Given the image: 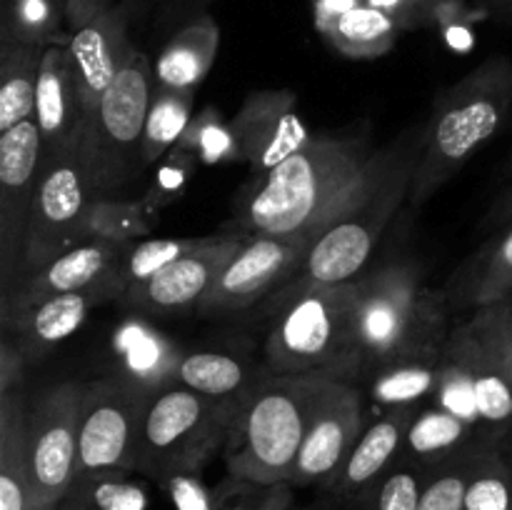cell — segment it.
Returning a JSON list of instances; mask_svg holds the SVG:
<instances>
[{
    "label": "cell",
    "instance_id": "cell-1",
    "mask_svg": "<svg viewBox=\"0 0 512 510\" xmlns=\"http://www.w3.org/2000/svg\"><path fill=\"white\" fill-rule=\"evenodd\" d=\"M373 155L365 128L313 135L298 153L240 193V225L250 235H283L313 245L360 188Z\"/></svg>",
    "mask_w": 512,
    "mask_h": 510
},
{
    "label": "cell",
    "instance_id": "cell-46",
    "mask_svg": "<svg viewBox=\"0 0 512 510\" xmlns=\"http://www.w3.org/2000/svg\"><path fill=\"white\" fill-rule=\"evenodd\" d=\"M165 490H168L170 500L178 510H218L220 495L218 488L210 490L208 485L200 480V473H178L163 480Z\"/></svg>",
    "mask_w": 512,
    "mask_h": 510
},
{
    "label": "cell",
    "instance_id": "cell-23",
    "mask_svg": "<svg viewBox=\"0 0 512 510\" xmlns=\"http://www.w3.org/2000/svg\"><path fill=\"white\" fill-rule=\"evenodd\" d=\"M445 350H450L468 368L475 385V395H478L483 423L503 445L505 435L512 428V378L508 368L490 350V345L470 328L468 320L450 330Z\"/></svg>",
    "mask_w": 512,
    "mask_h": 510
},
{
    "label": "cell",
    "instance_id": "cell-9",
    "mask_svg": "<svg viewBox=\"0 0 512 510\" xmlns=\"http://www.w3.org/2000/svg\"><path fill=\"white\" fill-rule=\"evenodd\" d=\"M98 198L83 145L43 160L23 248V273L43 268L88 238L90 205Z\"/></svg>",
    "mask_w": 512,
    "mask_h": 510
},
{
    "label": "cell",
    "instance_id": "cell-33",
    "mask_svg": "<svg viewBox=\"0 0 512 510\" xmlns=\"http://www.w3.org/2000/svg\"><path fill=\"white\" fill-rule=\"evenodd\" d=\"M128 470L78 475L58 510H145L148 495Z\"/></svg>",
    "mask_w": 512,
    "mask_h": 510
},
{
    "label": "cell",
    "instance_id": "cell-52",
    "mask_svg": "<svg viewBox=\"0 0 512 510\" xmlns=\"http://www.w3.org/2000/svg\"><path fill=\"white\" fill-rule=\"evenodd\" d=\"M30 510H58V505H53V508H30Z\"/></svg>",
    "mask_w": 512,
    "mask_h": 510
},
{
    "label": "cell",
    "instance_id": "cell-53",
    "mask_svg": "<svg viewBox=\"0 0 512 510\" xmlns=\"http://www.w3.org/2000/svg\"><path fill=\"white\" fill-rule=\"evenodd\" d=\"M178 3H183V0H170V5H173V8H175V5H178Z\"/></svg>",
    "mask_w": 512,
    "mask_h": 510
},
{
    "label": "cell",
    "instance_id": "cell-25",
    "mask_svg": "<svg viewBox=\"0 0 512 510\" xmlns=\"http://www.w3.org/2000/svg\"><path fill=\"white\" fill-rule=\"evenodd\" d=\"M512 295V223L483 245L445 288L450 308H485Z\"/></svg>",
    "mask_w": 512,
    "mask_h": 510
},
{
    "label": "cell",
    "instance_id": "cell-11",
    "mask_svg": "<svg viewBox=\"0 0 512 510\" xmlns=\"http://www.w3.org/2000/svg\"><path fill=\"white\" fill-rule=\"evenodd\" d=\"M83 385L60 383L28 405V470L33 508H53L78 478Z\"/></svg>",
    "mask_w": 512,
    "mask_h": 510
},
{
    "label": "cell",
    "instance_id": "cell-8",
    "mask_svg": "<svg viewBox=\"0 0 512 510\" xmlns=\"http://www.w3.org/2000/svg\"><path fill=\"white\" fill-rule=\"evenodd\" d=\"M153 90V63L140 53L85 118L80 145L98 198H113L145 170L140 148Z\"/></svg>",
    "mask_w": 512,
    "mask_h": 510
},
{
    "label": "cell",
    "instance_id": "cell-14",
    "mask_svg": "<svg viewBox=\"0 0 512 510\" xmlns=\"http://www.w3.org/2000/svg\"><path fill=\"white\" fill-rule=\"evenodd\" d=\"M365 425L368 423L358 388L345 380L323 378L290 485L325 488L345 463Z\"/></svg>",
    "mask_w": 512,
    "mask_h": 510
},
{
    "label": "cell",
    "instance_id": "cell-28",
    "mask_svg": "<svg viewBox=\"0 0 512 510\" xmlns=\"http://www.w3.org/2000/svg\"><path fill=\"white\" fill-rule=\"evenodd\" d=\"M115 353L120 360V375L145 390H158L173 383L180 353L163 333L143 320H128L115 330Z\"/></svg>",
    "mask_w": 512,
    "mask_h": 510
},
{
    "label": "cell",
    "instance_id": "cell-19",
    "mask_svg": "<svg viewBox=\"0 0 512 510\" xmlns=\"http://www.w3.org/2000/svg\"><path fill=\"white\" fill-rule=\"evenodd\" d=\"M415 413H418V405L385 408L373 423L365 425L345 463L323 490H328L343 503H350V500L360 498L370 485L378 483L403 455L405 438H408V428Z\"/></svg>",
    "mask_w": 512,
    "mask_h": 510
},
{
    "label": "cell",
    "instance_id": "cell-17",
    "mask_svg": "<svg viewBox=\"0 0 512 510\" xmlns=\"http://www.w3.org/2000/svg\"><path fill=\"white\" fill-rule=\"evenodd\" d=\"M248 235H213L203 248L173 260L150 278L128 285L125 303L145 313L175 315L198 310L210 285L220 275L223 265L238 253Z\"/></svg>",
    "mask_w": 512,
    "mask_h": 510
},
{
    "label": "cell",
    "instance_id": "cell-34",
    "mask_svg": "<svg viewBox=\"0 0 512 510\" xmlns=\"http://www.w3.org/2000/svg\"><path fill=\"white\" fill-rule=\"evenodd\" d=\"M438 358L403 360V363L378 368L370 383V395L383 408H400V405H418V400L433 398L438 383Z\"/></svg>",
    "mask_w": 512,
    "mask_h": 510
},
{
    "label": "cell",
    "instance_id": "cell-21",
    "mask_svg": "<svg viewBox=\"0 0 512 510\" xmlns=\"http://www.w3.org/2000/svg\"><path fill=\"white\" fill-rule=\"evenodd\" d=\"M108 298L113 295L90 290L53 295L33 305L3 310V330L15 340L25 360H40L68 340L88 320L90 310Z\"/></svg>",
    "mask_w": 512,
    "mask_h": 510
},
{
    "label": "cell",
    "instance_id": "cell-20",
    "mask_svg": "<svg viewBox=\"0 0 512 510\" xmlns=\"http://www.w3.org/2000/svg\"><path fill=\"white\" fill-rule=\"evenodd\" d=\"M33 120L43 138V160L73 148L83 138L85 108L75 83L68 45L45 48Z\"/></svg>",
    "mask_w": 512,
    "mask_h": 510
},
{
    "label": "cell",
    "instance_id": "cell-40",
    "mask_svg": "<svg viewBox=\"0 0 512 510\" xmlns=\"http://www.w3.org/2000/svg\"><path fill=\"white\" fill-rule=\"evenodd\" d=\"M483 448L485 445H480V448H473L468 453L455 455V458L428 468L418 510H465L470 470H473L475 458Z\"/></svg>",
    "mask_w": 512,
    "mask_h": 510
},
{
    "label": "cell",
    "instance_id": "cell-16",
    "mask_svg": "<svg viewBox=\"0 0 512 510\" xmlns=\"http://www.w3.org/2000/svg\"><path fill=\"white\" fill-rule=\"evenodd\" d=\"M230 125L240 160L250 165L255 178L268 175L313 138L300 118L293 90H258L248 95Z\"/></svg>",
    "mask_w": 512,
    "mask_h": 510
},
{
    "label": "cell",
    "instance_id": "cell-32",
    "mask_svg": "<svg viewBox=\"0 0 512 510\" xmlns=\"http://www.w3.org/2000/svg\"><path fill=\"white\" fill-rule=\"evenodd\" d=\"M193 105L195 90H175L155 83L148 118H145L143 148H140L145 168L160 163L178 145L180 135L193 120Z\"/></svg>",
    "mask_w": 512,
    "mask_h": 510
},
{
    "label": "cell",
    "instance_id": "cell-50",
    "mask_svg": "<svg viewBox=\"0 0 512 510\" xmlns=\"http://www.w3.org/2000/svg\"><path fill=\"white\" fill-rule=\"evenodd\" d=\"M485 5H488L495 15H500V18L512 20V0H485Z\"/></svg>",
    "mask_w": 512,
    "mask_h": 510
},
{
    "label": "cell",
    "instance_id": "cell-43",
    "mask_svg": "<svg viewBox=\"0 0 512 510\" xmlns=\"http://www.w3.org/2000/svg\"><path fill=\"white\" fill-rule=\"evenodd\" d=\"M198 165V160L190 153H185V150H170V153L158 163V170L153 173V178H150L148 190H145L143 195L145 203H148L155 213H160V210L168 208L170 203L183 198L185 188H188L190 178H193Z\"/></svg>",
    "mask_w": 512,
    "mask_h": 510
},
{
    "label": "cell",
    "instance_id": "cell-48",
    "mask_svg": "<svg viewBox=\"0 0 512 510\" xmlns=\"http://www.w3.org/2000/svg\"><path fill=\"white\" fill-rule=\"evenodd\" d=\"M120 3L123 0H65V30H68V35L78 33L83 25H88L90 20L108 13L110 8Z\"/></svg>",
    "mask_w": 512,
    "mask_h": 510
},
{
    "label": "cell",
    "instance_id": "cell-10",
    "mask_svg": "<svg viewBox=\"0 0 512 510\" xmlns=\"http://www.w3.org/2000/svg\"><path fill=\"white\" fill-rule=\"evenodd\" d=\"M150 393L120 373L83 385L78 475L138 473L140 430Z\"/></svg>",
    "mask_w": 512,
    "mask_h": 510
},
{
    "label": "cell",
    "instance_id": "cell-45",
    "mask_svg": "<svg viewBox=\"0 0 512 510\" xmlns=\"http://www.w3.org/2000/svg\"><path fill=\"white\" fill-rule=\"evenodd\" d=\"M468 325L490 345L495 355L503 360L512 378V295L485 308H475Z\"/></svg>",
    "mask_w": 512,
    "mask_h": 510
},
{
    "label": "cell",
    "instance_id": "cell-42",
    "mask_svg": "<svg viewBox=\"0 0 512 510\" xmlns=\"http://www.w3.org/2000/svg\"><path fill=\"white\" fill-rule=\"evenodd\" d=\"M210 238L213 235H208V238H143L128 243V248H125V283L133 285L150 278L173 260L203 248Z\"/></svg>",
    "mask_w": 512,
    "mask_h": 510
},
{
    "label": "cell",
    "instance_id": "cell-27",
    "mask_svg": "<svg viewBox=\"0 0 512 510\" xmlns=\"http://www.w3.org/2000/svg\"><path fill=\"white\" fill-rule=\"evenodd\" d=\"M28 398L23 388L0 395V510H30Z\"/></svg>",
    "mask_w": 512,
    "mask_h": 510
},
{
    "label": "cell",
    "instance_id": "cell-4",
    "mask_svg": "<svg viewBox=\"0 0 512 510\" xmlns=\"http://www.w3.org/2000/svg\"><path fill=\"white\" fill-rule=\"evenodd\" d=\"M512 60L490 55L438 93L423 133V153L410 188V208H423L508 120Z\"/></svg>",
    "mask_w": 512,
    "mask_h": 510
},
{
    "label": "cell",
    "instance_id": "cell-51",
    "mask_svg": "<svg viewBox=\"0 0 512 510\" xmlns=\"http://www.w3.org/2000/svg\"><path fill=\"white\" fill-rule=\"evenodd\" d=\"M503 453H505V458H508V463H510V468H512V448L510 450L503 448Z\"/></svg>",
    "mask_w": 512,
    "mask_h": 510
},
{
    "label": "cell",
    "instance_id": "cell-38",
    "mask_svg": "<svg viewBox=\"0 0 512 510\" xmlns=\"http://www.w3.org/2000/svg\"><path fill=\"white\" fill-rule=\"evenodd\" d=\"M175 148L193 155L198 163H228V160H240L238 143H235L233 125L225 123L223 115L215 108H203L188 123L185 133L180 135Z\"/></svg>",
    "mask_w": 512,
    "mask_h": 510
},
{
    "label": "cell",
    "instance_id": "cell-35",
    "mask_svg": "<svg viewBox=\"0 0 512 510\" xmlns=\"http://www.w3.org/2000/svg\"><path fill=\"white\" fill-rule=\"evenodd\" d=\"M155 218H158V213L143 198H95L88 215V238L108 240V243L118 245L135 243L153 230Z\"/></svg>",
    "mask_w": 512,
    "mask_h": 510
},
{
    "label": "cell",
    "instance_id": "cell-37",
    "mask_svg": "<svg viewBox=\"0 0 512 510\" xmlns=\"http://www.w3.org/2000/svg\"><path fill=\"white\" fill-rule=\"evenodd\" d=\"M425 465L400 458L383 478L370 485L360 498L350 500L353 510H418L420 493H423Z\"/></svg>",
    "mask_w": 512,
    "mask_h": 510
},
{
    "label": "cell",
    "instance_id": "cell-13",
    "mask_svg": "<svg viewBox=\"0 0 512 510\" xmlns=\"http://www.w3.org/2000/svg\"><path fill=\"white\" fill-rule=\"evenodd\" d=\"M310 248L313 245L300 238L268 233L248 235L238 253L223 265L195 313L210 318L258 303L263 295L283 288L293 278Z\"/></svg>",
    "mask_w": 512,
    "mask_h": 510
},
{
    "label": "cell",
    "instance_id": "cell-6",
    "mask_svg": "<svg viewBox=\"0 0 512 510\" xmlns=\"http://www.w3.org/2000/svg\"><path fill=\"white\" fill-rule=\"evenodd\" d=\"M320 375H265L243 398L223 455L228 475L260 485L290 483Z\"/></svg>",
    "mask_w": 512,
    "mask_h": 510
},
{
    "label": "cell",
    "instance_id": "cell-18",
    "mask_svg": "<svg viewBox=\"0 0 512 510\" xmlns=\"http://www.w3.org/2000/svg\"><path fill=\"white\" fill-rule=\"evenodd\" d=\"M130 10L133 8L125 0L70 35L68 53L73 60L75 83H78L80 100H83L85 118L93 113L105 90L115 83V78L140 55L128 33Z\"/></svg>",
    "mask_w": 512,
    "mask_h": 510
},
{
    "label": "cell",
    "instance_id": "cell-29",
    "mask_svg": "<svg viewBox=\"0 0 512 510\" xmlns=\"http://www.w3.org/2000/svg\"><path fill=\"white\" fill-rule=\"evenodd\" d=\"M245 360L215 350H195L185 353L175 368L173 383L203 393L223 403H243L245 395L263 380Z\"/></svg>",
    "mask_w": 512,
    "mask_h": 510
},
{
    "label": "cell",
    "instance_id": "cell-54",
    "mask_svg": "<svg viewBox=\"0 0 512 510\" xmlns=\"http://www.w3.org/2000/svg\"><path fill=\"white\" fill-rule=\"evenodd\" d=\"M508 168H510V173H512V150H510V165H508Z\"/></svg>",
    "mask_w": 512,
    "mask_h": 510
},
{
    "label": "cell",
    "instance_id": "cell-36",
    "mask_svg": "<svg viewBox=\"0 0 512 510\" xmlns=\"http://www.w3.org/2000/svg\"><path fill=\"white\" fill-rule=\"evenodd\" d=\"M465 510H512V468L500 445H485L475 458Z\"/></svg>",
    "mask_w": 512,
    "mask_h": 510
},
{
    "label": "cell",
    "instance_id": "cell-24",
    "mask_svg": "<svg viewBox=\"0 0 512 510\" xmlns=\"http://www.w3.org/2000/svg\"><path fill=\"white\" fill-rule=\"evenodd\" d=\"M220 48V28L210 15L200 13L175 30L155 58V83L175 90H198L208 78Z\"/></svg>",
    "mask_w": 512,
    "mask_h": 510
},
{
    "label": "cell",
    "instance_id": "cell-22",
    "mask_svg": "<svg viewBox=\"0 0 512 510\" xmlns=\"http://www.w3.org/2000/svg\"><path fill=\"white\" fill-rule=\"evenodd\" d=\"M313 18L318 33L345 58H380L403 33L385 10L368 0H315Z\"/></svg>",
    "mask_w": 512,
    "mask_h": 510
},
{
    "label": "cell",
    "instance_id": "cell-5",
    "mask_svg": "<svg viewBox=\"0 0 512 510\" xmlns=\"http://www.w3.org/2000/svg\"><path fill=\"white\" fill-rule=\"evenodd\" d=\"M445 293L423 285L408 263H390L358 278V330L365 370H378L403 360L438 358L450 333H445Z\"/></svg>",
    "mask_w": 512,
    "mask_h": 510
},
{
    "label": "cell",
    "instance_id": "cell-7",
    "mask_svg": "<svg viewBox=\"0 0 512 510\" xmlns=\"http://www.w3.org/2000/svg\"><path fill=\"white\" fill-rule=\"evenodd\" d=\"M240 403H223L168 383L153 390L140 430L138 473L168 480L178 473H200L225 448Z\"/></svg>",
    "mask_w": 512,
    "mask_h": 510
},
{
    "label": "cell",
    "instance_id": "cell-30",
    "mask_svg": "<svg viewBox=\"0 0 512 510\" xmlns=\"http://www.w3.org/2000/svg\"><path fill=\"white\" fill-rule=\"evenodd\" d=\"M43 55L45 48L0 38V133L35 115Z\"/></svg>",
    "mask_w": 512,
    "mask_h": 510
},
{
    "label": "cell",
    "instance_id": "cell-44",
    "mask_svg": "<svg viewBox=\"0 0 512 510\" xmlns=\"http://www.w3.org/2000/svg\"><path fill=\"white\" fill-rule=\"evenodd\" d=\"M218 510H288L293 500V485H260L228 475L218 488Z\"/></svg>",
    "mask_w": 512,
    "mask_h": 510
},
{
    "label": "cell",
    "instance_id": "cell-31",
    "mask_svg": "<svg viewBox=\"0 0 512 510\" xmlns=\"http://www.w3.org/2000/svg\"><path fill=\"white\" fill-rule=\"evenodd\" d=\"M0 38L33 48L68 45L65 0H3Z\"/></svg>",
    "mask_w": 512,
    "mask_h": 510
},
{
    "label": "cell",
    "instance_id": "cell-2",
    "mask_svg": "<svg viewBox=\"0 0 512 510\" xmlns=\"http://www.w3.org/2000/svg\"><path fill=\"white\" fill-rule=\"evenodd\" d=\"M423 125L403 130L388 145L375 148L365 180L338 218L320 235L298 265L293 278L275 295L315 283H348L358 280L378 248L388 225L410 198L415 168L423 153Z\"/></svg>",
    "mask_w": 512,
    "mask_h": 510
},
{
    "label": "cell",
    "instance_id": "cell-12",
    "mask_svg": "<svg viewBox=\"0 0 512 510\" xmlns=\"http://www.w3.org/2000/svg\"><path fill=\"white\" fill-rule=\"evenodd\" d=\"M43 173V138L35 120L0 133V260L3 298L20 283L23 248L33 213L35 190Z\"/></svg>",
    "mask_w": 512,
    "mask_h": 510
},
{
    "label": "cell",
    "instance_id": "cell-55",
    "mask_svg": "<svg viewBox=\"0 0 512 510\" xmlns=\"http://www.w3.org/2000/svg\"><path fill=\"white\" fill-rule=\"evenodd\" d=\"M288 510H300V508H288Z\"/></svg>",
    "mask_w": 512,
    "mask_h": 510
},
{
    "label": "cell",
    "instance_id": "cell-47",
    "mask_svg": "<svg viewBox=\"0 0 512 510\" xmlns=\"http://www.w3.org/2000/svg\"><path fill=\"white\" fill-rule=\"evenodd\" d=\"M28 363L15 340L3 330V345H0V395L13 393L23 388V365Z\"/></svg>",
    "mask_w": 512,
    "mask_h": 510
},
{
    "label": "cell",
    "instance_id": "cell-15",
    "mask_svg": "<svg viewBox=\"0 0 512 510\" xmlns=\"http://www.w3.org/2000/svg\"><path fill=\"white\" fill-rule=\"evenodd\" d=\"M125 248L128 245L108 240H85L68 253L58 255L43 268L25 275L13 293L3 298V310L23 308L38 300L65 293H90L100 290L108 295H125Z\"/></svg>",
    "mask_w": 512,
    "mask_h": 510
},
{
    "label": "cell",
    "instance_id": "cell-39",
    "mask_svg": "<svg viewBox=\"0 0 512 510\" xmlns=\"http://www.w3.org/2000/svg\"><path fill=\"white\" fill-rule=\"evenodd\" d=\"M368 3L385 10L400 25V30L450 28L478 18L468 0H368Z\"/></svg>",
    "mask_w": 512,
    "mask_h": 510
},
{
    "label": "cell",
    "instance_id": "cell-56",
    "mask_svg": "<svg viewBox=\"0 0 512 510\" xmlns=\"http://www.w3.org/2000/svg\"><path fill=\"white\" fill-rule=\"evenodd\" d=\"M123 3H125V0H123Z\"/></svg>",
    "mask_w": 512,
    "mask_h": 510
},
{
    "label": "cell",
    "instance_id": "cell-3",
    "mask_svg": "<svg viewBox=\"0 0 512 510\" xmlns=\"http://www.w3.org/2000/svg\"><path fill=\"white\" fill-rule=\"evenodd\" d=\"M278 315L265 340L275 375H320L350 383L365 373L355 330L358 280L315 283L275 295Z\"/></svg>",
    "mask_w": 512,
    "mask_h": 510
},
{
    "label": "cell",
    "instance_id": "cell-26",
    "mask_svg": "<svg viewBox=\"0 0 512 510\" xmlns=\"http://www.w3.org/2000/svg\"><path fill=\"white\" fill-rule=\"evenodd\" d=\"M490 443L500 445V440L485 428L465 423L458 415L433 405V408H418L408 428V438H405V448L400 458L433 468L443 460H450L455 455H463L468 450Z\"/></svg>",
    "mask_w": 512,
    "mask_h": 510
},
{
    "label": "cell",
    "instance_id": "cell-41",
    "mask_svg": "<svg viewBox=\"0 0 512 510\" xmlns=\"http://www.w3.org/2000/svg\"><path fill=\"white\" fill-rule=\"evenodd\" d=\"M433 400L438 408L458 415V418H463L465 423L488 430V425L483 423V415H480L478 395H475V385H473V378H470L468 368H465V365L460 363L450 350H445V345H443V353H440L438 383H435Z\"/></svg>",
    "mask_w": 512,
    "mask_h": 510
},
{
    "label": "cell",
    "instance_id": "cell-49",
    "mask_svg": "<svg viewBox=\"0 0 512 510\" xmlns=\"http://www.w3.org/2000/svg\"><path fill=\"white\" fill-rule=\"evenodd\" d=\"M512 223V185L498 195V200L493 203V208L488 210V220L485 225L488 228H505Z\"/></svg>",
    "mask_w": 512,
    "mask_h": 510
}]
</instances>
